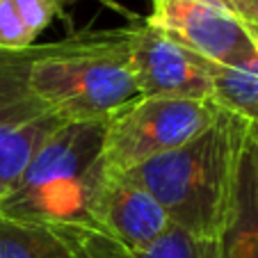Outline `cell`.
<instances>
[{
	"instance_id": "cell-16",
	"label": "cell",
	"mask_w": 258,
	"mask_h": 258,
	"mask_svg": "<svg viewBox=\"0 0 258 258\" xmlns=\"http://www.w3.org/2000/svg\"><path fill=\"white\" fill-rule=\"evenodd\" d=\"M101 3H105V5H110V7H114V10H119V12H123V14H126V16H128V19H133V21H135V19H137V16H135V14H131V12H126V10H123V7H119V5H114V3H110V0H101Z\"/></svg>"
},
{
	"instance_id": "cell-15",
	"label": "cell",
	"mask_w": 258,
	"mask_h": 258,
	"mask_svg": "<svg viewBox=\"0 0 258 258\" xmlns=\"http://www.w3.org/2000/svg\"><path fill=\"white\" fill-rule=\"evenodd\" d=\"M226 3L249 28L258 30V0H226Z\"/></svg>"
},
{
	"instance_id": "cell-7",
	"label": "cell",
	"mask_w": 258,
	"mask_h": 258,
	"mask_svg": "<svg viewBox=\"0 0 258 258\" xmlns=\"http://www.w3.org/2000/svg\"><path fill=\"white\" fill-rule=\"evenodd\" d=\"M92 222L96 231L126 249H146L171 229L162 206L126 174L105 171L94 199Z\"/></svg>"
},
{
	"instance_id": "cell-8",
	"label": "cell",
	"mask_w": 258,
	"mask_h": 258,
	"mask_svg": "<svg viewBox=\"0 0 258 258\" xmlns=\"http://www.w3.org/2000/svg\"><path fill=\"white\" fill-rule=\"evenodd\" d=\"M219 258H258V133L249 123L233 210L219 235Z\"/></svg>"
},
{
	"instance_id": "cell-2",
	"label": "cell",
	"mask_w": 258,
	"mask_h": 258,
	"mask_svg": "<svg viewBox=\"0 0 258 258\" xmlns=\"http://www.w3.org/2000/svg\"><path fill=\"white\" fill-rule=\"evenodd\" d=\"M103 133L105 121L62 123L0 201V215L50 231L96 229L92 208L105 178Z\"/></svg>"
},
{
	"instance_id": "cell-3",
	"label": "cell",
	"mask_w": 258,
	"mask_h": 258,
	"mask_svg": "<svg viewBox=\"0 0 258 258\" xmlns=\"http://www.w3.org/2000/svg\"><path fill=\"white\" fill-rule=\"evenodd\" d=\"M30 89L64 121H107L140 98L128 62L126 28L76 32L30 69Z\"/></svg>"
},
{
	"instance_id": "cell-11",
	"label": "cell",
	"mask_w": 258,
	"mask_h": 258,
	"mask_svg": "<svg viewBox=\"0 0 258 258\" xmlns=\"http://www.w3.org/2000/svg\"><path fill=\"white\" fill-rule=\"evenodd\" d=\"M50 48L53 41L23 50L0 48V123L48 110L30 89V69Z\"/></svg>"
},
{
	"instance_id": "cell-12",
	"label": "cell",
	"mask_w": 258,
	"mask_h": 258,
	"mask_svg": "<svg viewBox=\"0 0 258 258\" xmlns=\"http://www.w3.org/2000/svg\"><path fill=\"white\" fill-rule=\"evenodd\" d=\"M0 258H78L59 231L0 215Z\"/></svg>"
},
{
	"instance_id": "cell-10",
	"label": "cell",
	"mask_w": 258,
	"mask_h": 258,
	"mask_svg": "<svg viewBox=\"0 0 258 258\" xmlns=\"http://www.w3.org/2000/svg\"><path fill=\"white\" fill-rule=\"evenodd\" d=\"M62 123L67 121L50 110L0 123V201L16 185L41 144Z\"/></svg>"
},
{
	"instance_id": "cell-17",
	"label": "cell",
	"mask_w": 258,
	"mask_h": 258,
	"mask_svg": "<svg viewBox=\"0 0 258 258\" xmlns=\"http://www.w3.org/2000/svg\"><path fill=\"white\" fill-rule=\"evenodd\" d=\"M253 131H256V133H258V126H253Z\"/></svg>"
},
{
	"instance_id": "cell-9",
	"label": "cell",
	"mask_w": 258,
	"mask_h": 258,
	"mask_svg": "<svg viewBox=\"0 0 258 258\" xmlns=\"http://www.w3.org/2000/svg\"><path fill=\"white\" fill-rule=\"evenodd\" d=\"M71 242L78 258H219V240L197 238L187 231L171 226L165 235L146 249H126L96 229L59 231Z\"/></svg>"
},
{
	"instance_id": "cell-5",
	"label": "cell",
	"mask_w": 258,
	"mask_h": 258,
	"mask_svg": "<svg viewBox=\"0 0 258 258\" xmlns=\"http://www.w3.org/2000/svg\"><path fill=\"white\" fill-rule=\"evenodd\" d=\"M146 23L206 62L247 69L258 62V37L226 0H149Z\"/></svg>"
},
{
	"instance_id": "cell-4",
	"label": "cell",
	"mask_w": 258,
	"mask_h": 258,
	"mask_svg": "<svg viewBox=\"0 0 258 258\" xmlns=\"http://www.w3.org/2000/svg\"><path fill=\"white\" fill-rule=\"evenodd\" d=\"M219 105L213 101L140 96L105 121L103 167L126 174L153 158L195 140L213 123Z\"/></svg>"
},
{
	"instance_id": "cell-1",
	"label": "cell",
	"mask_w": 258,
	"mask_h": 258,
	"mask_svg": "<svg viewBox=\"0 0 258 258\" xmlns=\"http://www.w3.org/2000/svg\"><path fill=\"white\" fill-rule=\"evenodd\" d=\"M247 133L242 117L219 107L213 123L195 140L126 176L162 206L174 226L197 238L219 240L233 210Z\"/></svg>"
},
{
	"instance_id": "cell-14",
	"label": "cell",
	"mask_w": 258,
	"mask_h": 258,
	"mask_svg": "<svg viewBox=\"0 0 258 258\" xmlns=\"http://www.w3.org/2000/svg\"><path fill=\"white\" fill-rule=\"evenodd\" d=\"M12 7L19 14L23 28L32 37V41L53 23L57 16H62L59 0H12Z\"/></svg>"
},
{
	"instance_id": "cell-13",
	"label": "cell",
	"mask_w": 258,
	"mask_h": 258,
	"mask_svg": "<svg viewBox=\"0 0 258 258\" xmlns=\"http://www.w3.org/2000/svg\"><path fill=\"white\" fill-rule=\"evenodd\" d=\"M253 30V28H251ZM258 37V30H253ZM213 103L258 126V62L247 69L213 64Z\"/></svg>"
},
{
	"instance_id": "cell-6",
	"label": "cell",
	"mask_w": 258,
	"mask_h": 258,
	"mask_svg": "<svg viewBox=\"0 0 258 258\" xmlns=\"http://www.w3.org/2000/svg\"><path fill=\"white\" fill-rule=\"evenodd\" d=\"M128 62L140 96L213 101V64L144 19L126 25Z\"/></svg>"
}]
</instances>
